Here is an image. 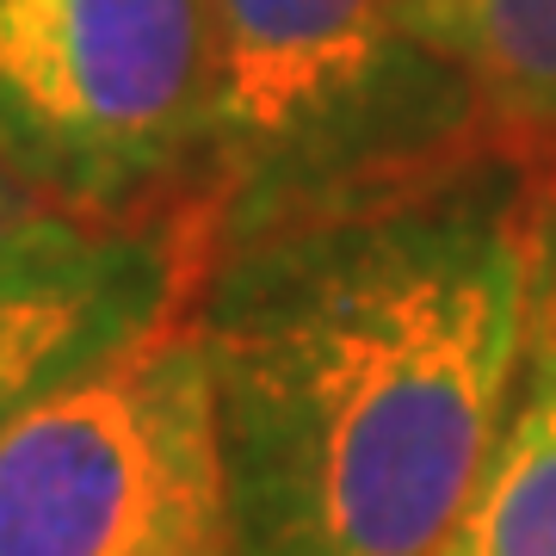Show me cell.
Segmentation results:
<instances>
[{
	"mask_svg": "<svg viewBox=\"0 0 556 556\" xmlns=\"http://www.w3.org/2000/svg\"><path fill=\"white\" fill-rule=\"evenodd\" d=\"M556 217L489 155L273 223L211 254L236 556H433L514 408Z\"/></svg>",
	"mask_w": 556,
	"mask_h": 556,
	"instance_id": "1",
	"label": "cell"
},
{
	"mask_svg": "<svg viewBox=\"0 0 556 556\" xmlns=\"http://www.w3.org/2000/svg\"><path fill=\"white\" fill-rule=\"evenodd\" d=\"M217 80L192 192L229 248L457 155L470 87L408 38V0H211Z\"/></svg>",
	"mask_w": 556,
	"mask_h": 556,
	"instance_id": "2",
	"label": "cell"
},
{
	"mask_svg": "<svg viewBox=\"0 0 556 556\" xmlns=\"http://www.w3.org/2000/svg\"><path fill=\"white\" fill-rule=\"evenodd\" d=\"M0 556H236L199 321H167L0 433Z\"/></svg>",
	"mask_w": 556,
	"mask_h": 556,
	"instance_id": "3",
	"label": "cell"
},
{
	"mask_svg": "<svg viewBox=\"0 0 556 556\" xmlns=\"http://www.w3.org/2000/svg\"><path fill=\"white\" fill-rule=\"evenodd\" d=\"M211 80V0H0V167L56 211L137 223L199 179Z\"/></svg>",
	"mask_w": 556,
	"mask_h": 556,
	"instance_id": "4",
	"label": "cell"
},
{
	"mask_svg": "<svg viewBox=\"0 0 556 556\" xmlns=\"http://www.w3.org/2000/svg\"><path fill=\"white\" fill-rule=\"evenodd\" d=\"M186 236L56 204L0 229V433L38 402L161 334L186 291Z\"/></svg>",
	"mask_w": 556,
	"mask_h": 556,
	"instance_id": "5",
	"label": "cell"
},
{
	"mask_svg": "<svg viewBox=\"0 0 556 556\" xmlns=\"http://www.w3.org/2000/svg\"><path fill=\"white\" fill-rule=\"evenodd\" d=\"M433 556H556V254L507 427Z\"/></svg>",
	"mask_w": 556,
	"mask_h": 556,
	"instance_id": "6",
	"label": "cell"
},
{
	"mask_svg": "<svg viewBox=\"0 0 556 556\" xmlns=\"http://www.w3.org/2000/svg\"><path fill=\"white\" fill-rule=\"evenodd\" d=\"M408 38L470 87L482 118L556 142V0H408Z\"/></svg>",
	"mask_w": 556,
	"mask_h": 556,
	"instance_id": "7",
	"label": "cell"
},
{
	"mask_svg": "<svg viewBox=\"0 0 556 556\" xmlns=\"http://www.w3.org/2000/svg\"><path fill=\"white\" fill-rule=\"evenodd\" d=\"M38 204H43V199H31V192H25L20 179H13L7 167H0V229H13L20 217H31Z\"/></svg>",
	"mask_w": 556,
	"mask_h": 556,
	"instance_id": "8",
	"label": "cell"
}]
</instances>
